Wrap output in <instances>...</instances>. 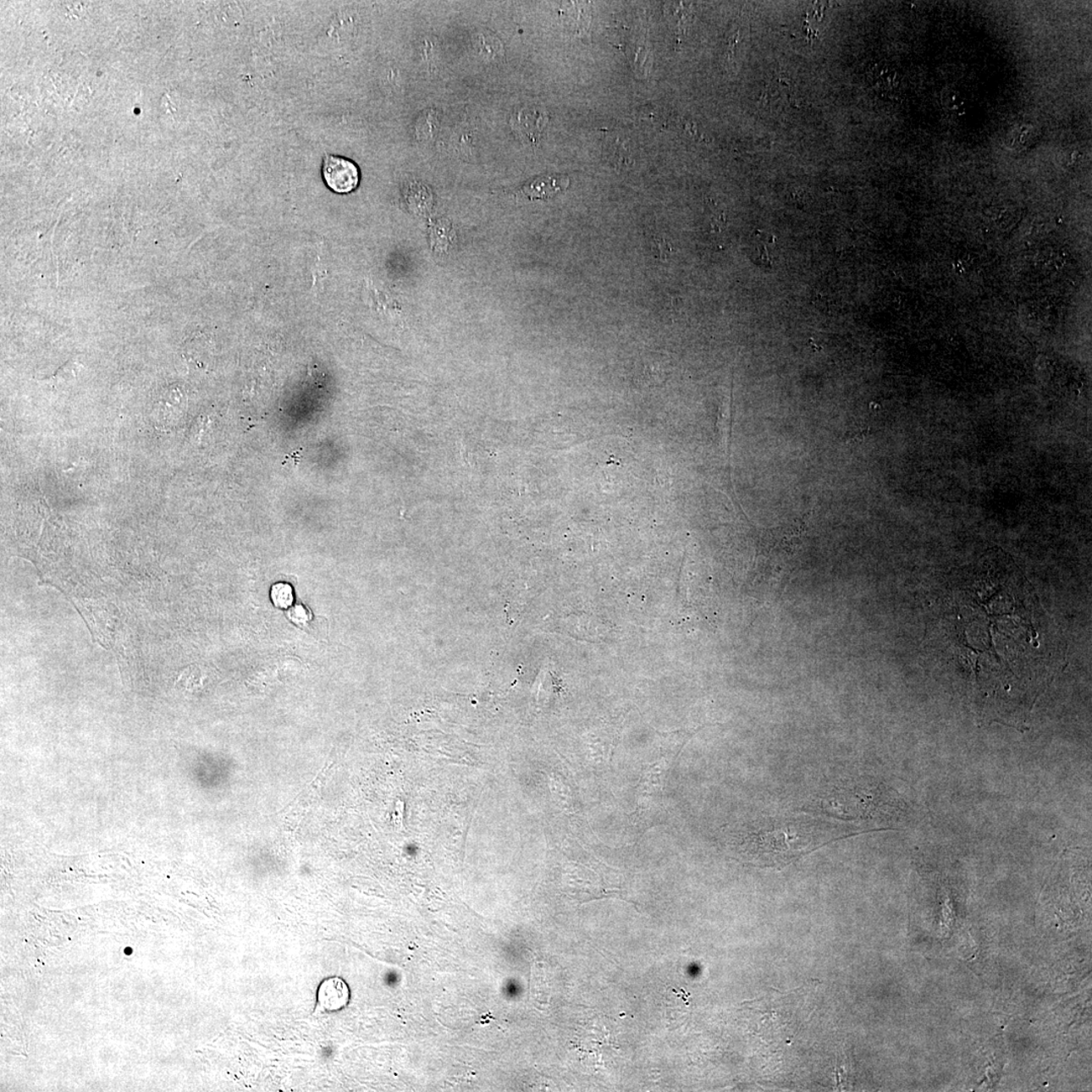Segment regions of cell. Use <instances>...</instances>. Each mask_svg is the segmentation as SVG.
Wrapping results in <instances>:
<instances>
[{
    "label": "cell",
    "instance_id": "52a82bcc",
    "mask_svg": "<svg viewBox=\"0 0 1092 1092\" xmlns=\"http://www.w3.org/2000/svg\"><path fill=\"white\" fill-rule=\"evenodd\" d=\"M272 599L273 604L279 608H289L293 604L294 593L291 587L284 582H279L272 589Z\"/></svg>",
    "mask_w": 1092,
    "mask_h": 1092
},
{
    "label": "cell",
    "instance_id": "277c9868",
    "mask_svg": "<svg viewBox=\"0 0 1092 1092\" xmlns=\"http://www.w3.org/2000/svg\"><path fill=\"white\" fill-rule=\"evenodd\" d=\"M569 186L568 176L543 175L528 181L520 189L518 194L527 200H548L565 191Z\"/></svg>",
    "mask_w": 1092,
    "mask_h": 1092
},
{
    "label": "cell",
    "instance_id": "7a4b0ae2",
    "mask_svg": "<svg viewBox=\"0 0 1092 1092\" xmlns=\"http://www.w3.org/2000/svg\"><path fill=\"white\" fill-rule=\"evenodd\" d=\"M323 178L332 190L338 194H348L355 190L360 184V170L350 159L326 155Z\"/></svg>",
    "mask_w": 1092,
    "mask_h": 1092
},
{
    "label": "cell",
    "instance_id": "3957f363",
    "mask_svg": "<svg viewBox=\"0 0 1092 1092\" xmlns=\"http://www.w3.org/2000/svg\"><path fill=\"white\" fill-rule=\"evenodd\" d=\"M511 123L520 136L528 143L537 145L543 138L549 118L542 108L527 107L514 113Z\"/></svg>",
    "mask_w": 1092,
    "mask_h": 1092
},
{
    "label": "cell",
    "instance_id": "8992f818",
    "mask_svg": "<svg viewBox=\"0 0 1092 1092\" xmlns=\"http://www.w3.org/2000/svg\"><path fill=\"white\" fill-rule=\"evenodd\" d=\"M348 996L350 992L345 983L338 979L324 982L319 990V1002L330 1011L346 1006Z\"/></svg>",
    "mask_w": 1092,
    "mask_h": 1092
},
{
    "label": "cell",
    "instance_id": "ba28073f",
    "mask_svg": "<svg viewBox=\"0 0 1092 1092\" xmlns=\"http://www.w3.org/2000/svg\"><path fill=\"white\" fill-rule=\"evenodd\" d=\"M290 618L296 624L306 623L310 615L304 606H295L289 612Z\"/></svg>",
    "mask_w": 1092,
    "mask_h": 1092
},
{
    "label": "cell",
    "instance_id": "6da1fadb",
    "mask_svg": "<svg viewBox=\"0 0 1092 1092\" xmlns=\"http://www.w3.org/2000/svg\"><path fill=\"white\" fill-rule=\"evenodd\" d=\"M962 580L940 598L935 647L982 725L1023 730L1051 681L1045 619L1027 582L1007 571Z\"/></svg>",
    "mask_w": 1092,
    "mask_h": 1092
},
{
    "label": "cell",
    "instance_id": "5b68a950",
    "mask_svg": "<svg viewBox=\"0 0 1092 1092\" xmlns=\"http://www.w3.org/2000/svg\"><path fill=\"white\" fill-rule=\"evenodd\" d=\"M869 80L874 90L884 97H894L902 91V76L887 64L874 66Z\"/></svg>",
    "mask_w": 1092,
    "mask_h": 1092
}]
</instances>
